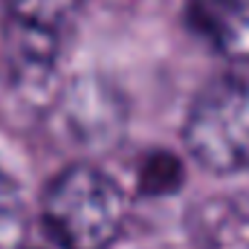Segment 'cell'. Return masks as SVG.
Instances as JSON below:
<instances>
[{
  "label": "cell",
  "mask_w": 249,
  "mask_h": 249,
  "mask_svg": "<svg viewBox=\"0 0 249 249\" xmlns=\"http://www.w3.org/2000/svg\"><path fill=\"white\" fill-rule=\"evenodd\" d=\"M41 212L61 249H110L124 226V194L96 165L75 162L50 183Z\"/></svg>",
  "instance_id": "obj_1"
},
{
  "label": "cell",
  "mask_w": 249,
  "mask_h": 249,
  "mask_svg": "<svg viewBox=\"0 0 249 249\" xmlns=\"http://www.w3.org/2000/svg\"><path fill=\"white\" fill-rule=\"evenodd\" d=\"M84 0H6L9 44L15 67L29 75H47L58 58V47Z\"/></svg>",
  "instance_id": "obj_3"
},
{
  "label": "cell",
  "mask_w": 249,
  "mask_h": 249,
  "mask_svg": "<svg viewBox=\"0 0 249 249\" xmlns=\"http://www.w3.org/2000/svg\"><path fill=\"white\" fill-rule=\"evenodd\" d=\"M23 203L15 183L0 174V249H20L23 241Z\"/></svg>",
  "instance_id": "obj_7"
},
{
  "label": "cell",
  "mask_w": 249,
  "mask_h": 249,
  "mask_svg": "<svg viewBox=\"0 0 249 249\" xmlns=\"http://www.w3.org/2000/svg\"><path fill=\"white\" fill-rule=\"evenodd\" d=\"M58 119L78 148L99 151L122 130V107L105 87H72L58 107Z\"/></svg>",
  "instance_id": "obj_4"
},
{
  "label": "cell",
  "mask_w": 249,
  "mask_h": 249,
  "mask_svg": "<svg viewBox=\"0 0 249 249\" xmlns=\"http://www.w3.org/2000/svg\"><path fill=\"white\" fill-rule=\"evenodd\" d=\"M136 183L142 194H171L183 183V165L174 154H165V151L151 154L142 160Z\"/></svg>",
  "instance_id": "obj_6"
},
{
  "label": "cell",
  "mask_w": 249,
  "mask_h": 249,
  "mask_svg": "<svg viewBox=\"0 0 249 249\" xmlns=\"http://www.w3.org/2000/svg\"><path fill=\"white\" fill-rule=\"evenodd\" d=\"M186 148L214 171L235 174L249 168V78L223 75L200 90L186 119Z\"/></svg>",
  "instance_id": "obj_2"
},
{
  "label": "cell",
  "mask_w": 249,
  "mask_h": 249,
  "mask_svg": "<svg viewBox=\"0 0 249 249\" xmlns=\"http://www.w3.org/2000/svg\"><path fill=\"white\" fill-rule=\"evenodd\" d=\"M197 32L226 58L249 61V0H188Z\"/></svg>",
  "instance_id": "obj_5"
}]
</instances>
